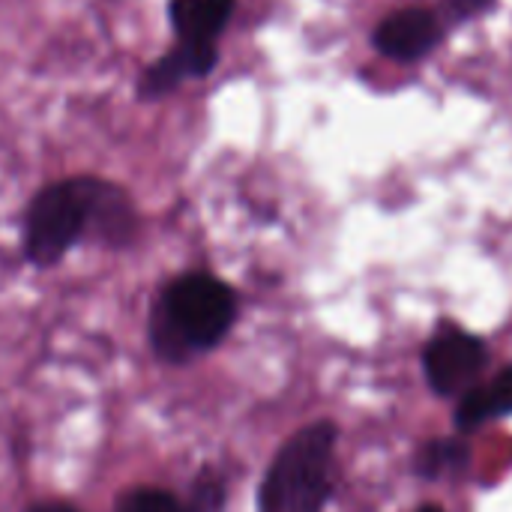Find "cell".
Masks as SVG:
<instances>
[{"mask_svg":"<svg viewBox=\"0 0 512 512\" xmlns=\"http://www.w3.org/2000/svg\"><path fill=\"white\" fill-rule=\"evenodd\" d=\"M216 45L213 42H177L165 57L147 66L141 78V96H165L189 78H204L216 66Z\"/></svg>","mask_w":512,"mask_h":512,"instance_id":"obj_7","label":"cell"},{"mask_svg":"<svg viewBox=\"0 0 512 512\" xmlns=\"http://www.w3.org/2000/svg\"><path fill=\"white\" fill-rule=\"evenodd\" d=\"M24 512H81L78 507L66 504V501H36L30 504Z\"/></svg>","mask_w":512,"mask_h":512,"instance_id":"obj_14","label":"cell"},{"mask_svg":"<svg viewBox=\"0 0 512 512\" xmlns=\"http://www.w3.org/2000/svg\"><path fill=\"white\" fill-rule=\"evenodd\" d=\"M492 3H495V0H450L453 12H456L459 18H474V15H483V12H486Z\"/></svg>","mask_w":512,"mask_h":512,"instance_id":"obj_13","label":"cell"},{"mask_svg":"<svg viewBox=\"0 0 512 512\" xmlns=\"http://www.w3.org/2000/svg\"><path fill=\"white\" fill-rule=\"evenodd\" d=\"M336 444L339 426L330 420L294 432L264 474L258 512H324L336 480Z\"/></svg>","mask_w":512,"mask_h":512,"instance_id":"obj_2","label":"cell"},{"mask_svg":"<svg viewBox=\"0 0 512 512\" xmlns=\"http://www.w3.org/2000/svg\"><path fill=\"white\" fill-rule=\"evenodd\" d=\"M507 414H512V366H507L492 384L474 387L459 399L456 426L459 432H474Z\"/></svg>","mask_w":512,"mask_h":512,"instance_id":"obj_9","label":"cell"},{"mask_svg":"<svg viewBox=\"0 0 512 512\" xmlns=\"http://www.w3.org/2000/svg\"><path fill=\"white\" fill-rule=\"evenodd\" d=\"M486 363H489L486 345L477 336H471L453 324H441L423 351L426 381L444 399L465 396L468 390H474Z\"/></svg>","mask_w":512,"mask_h":512,"instance_id":"obj_4","label":"cell"},{"mask_svg":"<svg viewBox=\"0 0 512 512\" xmlns=\"http://www.w3.org/2000/svg\"><path fill=\"white\" fill-rule=\"evenodd\" d=\"M234 0H171L177 42H213L225 30Z\"/></svg>","mask_w":512,"mask_h":512,"instance_id":"obj_8","label":"cell"},{"mask_svg":"<svg viewBox=\"0 0 512 512\" xmlns=\"http://www.w3.org/2000/svg\"><path fill=\"white\" fill-rule=\"evenodd\" d=\"M441 36H444V30L432 9L408 6V9L387 15L375 27L372 42L384 57L399 60V63H414V60L426 57L429 51H435Z\"/></svg>","mask_w":512,"mask_h":512,"instance_id":"obj_5","label":"cell"},{"mask_svg":"<svg viewBox=\"0 0 512 512\" xmlns=\"http://www.w3.org/2000/svg\"><path fill=\"white\" fill-rule=\"evenodd\" d=\"M90 177H69L45 186L24 216V255L36 267H54L87 237Z\"/></svg>","mask_w":512,"mask_h":512,"instance_id":"obj_3","label":"cell"},{"mask_svg":"<svg viewBox=\"0 0 512 512\" xmlns=\"http://www.w3.org/2000/svg\"><path fill=\"white\" fill-rule=\"evenodd\" d=\"M417 512H447V510H441V507H423V510H417Z\"/></svg>","mask_w":512,"mask_h":512,"instance_id":"obj_15","label":"cell"},{"mask_svg":"<svg viewBox=\"0 0 512 512\" xmlns=\"http://www.w3.org/2000/svg\"><path fill=\"white\" fill-rule=\"evenodd\" d=\"M138 210L123 186L90 177V219L87 234L111 249H123L138 237Z\"/></svg>","mask_w":512,"mask_h":512,"instance_id":"obj_6","label":"cell"},{"mask_svg":"<svg viewBox=\"0 0 512 512\" xmlns=\"http://www.w3.org/2000/svg\"><path fill=\"white\" fill-rule=\"evenodd\" d=\"M114 512H183V501L159 486H135L117 498Z\"/></svg>","mask_w":512,"mask_h":512,"instance_id":"obj_12","label":"cell"},{"mask_svg":"<svg viewBox=\"0 0 512 512\" xmlns=\"http://www.w3.org/2000/svg\"><path fill=\"white\" fill-rule=\"evenodd\" d=\"M240 303L228 282L210 273H180L162 285L150 306L147 336L162 363L186 366L222 345Z\"/></svg>","mask_w":512,"mask_h":512,"instance_id":"obj_1","label":"cell"},{"mask_svg":"<svg viewBox=\"0 0 512 512\" xmlns=\"http://www.w3.org/2000/svg\"><path fill=\"white\" fill-rule=\"evenodd\" d=\"M471 465V447L462 441H444L432 438L420 453H417V474L429 480H441L450 474H459Z\"/></svg>","mask_w":512,"mask_h":512,"instance_id":"obj_10","label":"cell"},{"mask_svg":"<svg viewBox=\"0 0 512 512\" xmlns=\"http://www.w3.org/2000/svg\"><path fill=\"white\" fill-rule=\"evenodd\" d=\"M225 501H228V483L219 468L207 465L192 477L183 512H225Z\"/></svg>","mask_w":512,"mask_h":512,"instance_id":"obj_11","label":"cell"}]
</instances>
